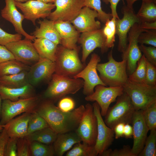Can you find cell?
Masks as SVG:
<instances>
[{
  "mask_svg": "<svg viewBox=\"0 0 156 156\" xmlns=\"http://www.w3.org/2000/svg\"><path fill=\"white\" fill-rule=\"evenodd\" d=\"M85 106L81 105L69 112H64L53 101L44 99L40 102L35 111L46 120L49 126L57 134L74 131L83 116Z\"/></svg>",
  "mask_w": 156,
  "mask_h": 156,
  "instance_id": "cell-1",
  "label": "cell"
},
{
  "mask_svg": "<svg viewBox=\"0 0 156 156\" xmlns=\"http://www.w3.org/2000/svg\"><path fill=\"white\" fill-rule=\"evenodd\" d=\"M122 59L120 62L116 61L113 57L112 49L108 54V62L98 64L97 69L99 76L107 86L123 87L127 82L128 76L126 61Z\"/></svg>",
  "mask_w": 156,
  "mask_h": 156,
  "instance_id": "cell-2",
  "label": "cell"
},
{
  "mask_svg": "<svg viewBox=\"0 0 156 156\" xmlns=\"http://www.w3.org/2000/svg\"><path fill=\"white\" fill-rule=\"evenodd\" d=\"M84 81L80 78H75L54 73L44 91V99L54 102L66 95L74 94L83 88Z\"/></svg>",
  "mask_w": 156,
  "mask_h": 156,
  "instance_id": "cell-3",
  "label": "cell"
},
{
  "mask_svg": "<svg viewBox=\"0 0 156 156\" xmlns=\"http://www.w3.org/2000/svg\"><path fill=\"white\" fill-rule=\"evenodd\" d=\"M79 48L72 49L58 46L55 73L73 78L81 71L85 66L79 59Z\"/></svg>",
  "mask_w": 156,
  "mask_h": 156,
  "instance_id": "cell-4",
  "label": "cell"
},
{
  "mask_svg": "<svg viewBox=\"0 0 156 156\" xmlns=\"http://www.w3.org/2000/svg\"><path fill=\"white\" fill-rule=\"evenodd\" d=\"M135 111L130 98L124 92L117 98L116 104L109 108L104 121L108 127L113 129L120 123L130 124Z\"/></svg>",
  "mask_w": 156,
  "mask_h": 156,
  "instance_id": "cell-5",
  "label": "cell"
},
{
  "mask_svg": "<svg viewBox=\"0 0 156 156\" xmlns=\"http://www.w3.org/2000/svg\"><path fill=\"white\" fill-rule=\"evenodd\" d=\"M123 87L135 110H143L156 102V86L136 83L128 79Z\"/></svg>",
  "mask_w": 156,
  "mask_h": 156,
  "instance_id": "cell-6",
  "label": "cell"
},
{
  "mask_svg": "<svg viewBox=\"0 0 156 156\" xmlns=\"http://www.w3.org/2000/svg\"><path fill=\"white\" fill-rule=\"evenodd\" d=\"M40 101V97L36 95L15 101L3 100L2 102L0 124L4 125L21 114L33 112Z\"/></svg>",
  "mask_w": 156,
  "mask_h": 156,
  "instance_id": "cell-7",
  "label": "cell"
},
{
  "mask_svg": "<svg viewBox=\"0 0 156 156\" xmlns=\"http://www.w3.org/2000/svg\"><path fill=\"white\" fill-rule=\"evenodd\" d=\"M145 31L140 25V23H135L131 27L128 33V44L127 48L122 53V59L126 61L127 71L130 75L135 70L138 61L142 56L138 45V38L140 34Z\"/></svg>",
  "mask_w": 156,
  "mask_h": 156,
  "instance_id": "cell-8",
  "label": "cell"
},
{
  "mask_svg": "<svg viewBox=\"0 0 156 156\" xmlns=\"http://www.w3.org/2000/svg\"><path fill=\"white\" fill-rule=\"evenodd\" d=\"M75 131L82 142L94 145L97 136V122L92 105L89 103L86 105L83 116Z\"/></svg>",
  "mask_w": 156,
  "mask_h": 156,
  "instance_id": "cell-9",
  "label": "cell"
},
{
  "mask_svg": "<svg viewBox=\"0 0 156 156\" xmlns=\"http://www.w3.org/2000/svg\"><path fill=\"white\" fill-rule=\"evenodd\" d=\"M123 3L122 9L123 17L121 19L116 18V34L119 38L118 50L122 53L127 47V34L130 29L134 24L140 23L133 7H129Z\"/></svg>",
  "mask_w": 156,
  "mask_h": 156,
  "instance_id": "cell-10",
  "label": "cell"
},
{
  "mask_svg": "<svg viewBox=\"0 0 156 156\" xmlns=\"http://www.w3.org/2000/svg\"><path fill=\"white\" fill-rule=\"evenodd\" d=\"M95 91L91 94L87 96L86 101L96 102L99 105L102 116H105L110 104L124 92L122 86H107L99 85L95 88Z\"/></svg>",
  "mask_w": 156,
  "mask_h": 156,
  "instance_id": "cell-11",
  "label": "cell"
},
{
  "mask_svg": "<svg viewBox=\"0 0 156 156\" xmlns=\"http://www.w3.org/2000/svg\"><path fill=\"white\" fill-rule=\"evenodd\" d=\"M100 57L94 53L87 65L73 78H82L84 81L83 93L86 96L94 92L95 87L99 85L107 86L103 82L97 73V66L101 61Z\"/></svg>",
  "mask_w": 156,
  "mask_h": 156,
  "instance_id": "cell-12",
  "label": "cell"
},
{
  "mask_svg": "<svg viewBox=\"0 0 156 156\" xmlns=\"http://www.w3.org/2000/svg\"><path fill=\"white\" fill-rule=\"evenodd\" d=\"M5 46L15 59L29 66L34 64L40 59L33 43L28 39L10 42Z\"/></svg>",
  "mask_w": 156,
  "mask_h": 156,
  "instance_id": "cell-13",
  "label": "cell"
},
{
  "mask_svg": "<svg viewBox=\"0 0 156 156\" xmlns=\"http://www.w3.org/2000/svg\"><path fill=\"white\" fill-rule=\"evenodd\" d=\"M92 105L97 122V136L94 146L98 155L101 156L113 142L114 131L113 129L108 127L105 123L101 114L100 107L97 103L95 102Z\"/></svg>",
  "mask_w": 156,
  "mask_h": 156,
  "instance_id": "cell-14",
  "label": "cell"
},
{
  "mask_svg": "<svg viewBox=\"0 0 156 156\" xmlns=\"http://www.w3.org/2000/svg\"><path fill=\"white\" fill-rule=\"evenodd\" d=\"M78 41L82 47L81 61L84 64L89 55L96 48H100L102 53L108 49L105 45V38L102 29L82 33Z\"/></svg>",
  "mask_w": 156,
  "mask_h": 156,
  "instance_id": "cell-15",
  "label": "cell"
},
{
  "mask_svg": "<svg viewBox=\"0 0 156 156\" xmlns=\"http://www.w3.org/2000/svg\"><path fill=\"white\" fill-rule=\"evenodd\" d=\"M55 10L47 18L54 22H70L84 7L83 0H55Z\"/></svg>",
  "mask_w": 156,
  "mask_h": 156,
  "instance_id": "cell-16",
  "label": "cell"
},
{
  "mask_svg": "<svg viewBox=\"0 0 156 156\" xmlns=\"http://www.w3.org/2000/svg\"><path fill=\"white\" fill-rule=\"evenodd\" d=\"M15 4L21 11L25 18L30 21L34 25L37 19L47 18L55 7L54 3H46L37 0H30L24 3L15 2Z\"/></svg>",
  "mask_w": 156,
  "mask_h": 156,
  "instance_id": "cell-17",
  "label": "cell"
},
{
  "mask_svg": "<svg viewBox=\"0 0 156 156\" xmlns=\"http://www.w3.org/2000/svg\"><path fill=\"white\" fill-rule=\"evenodd\" d=\"M55 71V62L40 57L37 62L30 66L28 71L29 83L34 87L43 82L49 81Z\"/></svg>",
  "mask_w": 156,
  "mask_h": 156,
  "instance_id": "cell-18",
  "label": "cell"
},
{
  "mask_svg": "<svg viewBox=\"0 0 156 156\" xmlns=\"http://www.w3.org/2000/svg\"><path fill=\"white\" fill-rule=\"evenodd\" d=\"M98 17L96 10L84 6L70 22L79 33L89 32L101 28V23L95 20Z\"/></svg>",
  "mask_w": 156,
  "mask_h": 156,
  "instance_id": "cell-19",
  "label": "cell"
},
{
  "mask_svg": "<svg viewBox=\"0 0 156 156\" xmlns=\"http://www.w3.org/2000/svg\"><path fill=\"white\" fill-rule=\"evenodd\" d=\"M131 123L133 129V138L131 151L135 156H137L144 147L149 131L141 110L135 111Z\"/></svg>",
  "mask_w": 156,
  "mask_h": 156,
  "instance_id": "cell-20",
  "label": "cell"
},
{
  "mask_svg": "<svg viewBox=\"0 0 156 156\" xmlns=\"http://www.w3.org/2000/svg\"><path fill=\"white\" fill-rule=\"evenodd\" d=\"M5 0V6L1 11L2 17L12 24L17 33L23 36L25 38L34 41L35 37L28 34L23 27L22 22L25 18L23 15L18 10L14 0Z\"/></svg>",
  "mask_w": 156,
  "mask_h": 156,
  "instance_id": "cell-21",
  "label": "cell"
},
{
  "mask_svg": "<svg viewBox=\"0 0 156 156\" xmlns=\"http://www.w3.org/2000/svg\"><path fill=\"white\" fill-rule=\"evenodd\" d=\"M55 27L61 39V44L67 48H78L77 43L80 36L79 33L70 22L58 21L55 22Z\"/></svg>",
  "mask_w": 156,
  "mask_h": 156,
  "instance_id": "cell-22",
  "label": "cell"
},
{
  "mask_svg": "<svg viewBox=\"0 0 156 156\" xmlns=\"http://www.w3.org/2000/svg\"><path fill=\"white\" fill-rule=\"evenodd\" d=\"M31 113H23L22 115L13 118L3 125L10 137L18 139L27 136Z\"/></svg>",
  "mask_w": 156,
  "mask_h": 156,
  "instance_id": "cell-23",
  "label": "cell"
},
{
  "mask_svg": "<svg viewBox=\"0 0 156 156\" xmlns=\"http://www.w3.org/2000/svg\"><path fill=\"white\" fill-rule=\"evenodd\" d=\"M81 140L74 131L58 134L53 145L55 155L62 156Z\"/></svg>",
  "mask_w": 156,
  "mask_h": 156,
  "instance_id": "cell-24",
  "label": "cell"
},
{
  "mask_svg": "<svg viewBox=\"0 0 156 156\" xmlns=\"http://www.w3.org/2000/svg\"><path fill=\"white\" fill-rule=\"evenodd\" d=\"M37 27L32 34L36 38H43L51 41L57 44H61V39L55 27V22L50 20L44 19L39 20Z\"/></svg>",
  "mask_w": 156,
  "mask_h": 156,
  "instance_id": "cell-25",
  "label": "cell"
},
{
  "mask_svg": "<svg viewBox=\"0 0 156 156\" xmlns=\"http://www.w3.org/2000/svg\"><path fill=\"white\" fill-rule=\"evenodd\" d=\"M35 95L34 87L30 84L18 88H10L0 85V96L3 100L15 101Z\"/></svg>",
  "mask_w": 156,
  "mask_h": 156,
  "instance_id": "cell-26",
  "label": "cell"
},
{
  "mask_svg": "<svg viewBox=\"0 0 156 156\" xmlns=\"http://www.w3.org/2000/svg\"><path fill=\"white\" fill-rule=\"evenodd\" d=\"M33 44L40 57L55 62L58 45L43 38H36Z\"/></svg>",
  "mask_w": 156,
  "mask_h": 156,
  "instance_id": "cell-27",
  "label": "cell"
},
{
  "mask_svg": "<svg viewBox=\"0 0 156 156\" xmlns=\"http://www.w3.org/2000/svg\"><path fill=\"white\" fill-rule=\"evenodd\" d=\"M28 71H24L16 74L0 77V85L10 88H18L29 84Z\"/></svg>",
  "mask_w": 156,
  "mask_h": 156,
  "instance_id": "cell-28",
  "label": "cell"
},
{
  "mask_svg": "<svg viewBox=\"0 0 156 156\" xmlns=\"http://www.w3.org/2000/svg\"><path fill=\"white\" fill-rule=\"evenodd\" d=\"M58 134L48 127L34 132L25 137L30 142L35 141L47 145H52Z\"/></svg>",
  "mask_w": 156,
  "mask_h": 156,
  "instance_id": "cell-29",
  "label": "cell"
},
{
  "mask_svg": "<svg viewBox=\"0 0 156 156\" xmlns=\"http://www.w3.org/2000/svg\"><path fill=\"white\" fill-rule=\"evenodd\" d=\"M136 15L140 23L156 21V1L142 0Z\"/></svg>",
  "mask_w": 156,
  "mask_h": 156,
  "instance_id": "cell-30",
  "label": "cell"
},
{
  "mask_svg": "<svg viewBox=\"0 0 156 156\" xmlns=\"http://www.w3.org/2000/svg\"><path fill=\"white\" fill-rule=\"evenodd\" d=\"M30 66L15 59L0 64V77L19 73L24 71H29Z\"/></svg>",
  "mask_w": 156,
  "mask_h": 156,
  "instance_id": "cell-31",
  "label": "cell"
},
{
  "mask_svg": "<svg viewBox=\"0 0 156 156\" xmlns=\"http://www.w3.org/2000/svg\"><path fill=\"white\" fill-rule=\"evenodd\" d=\"M74 145L67 151L66 156H96L98 154L94 146L82 142Z\"/></svg>",
  "mask_w": 156,
  "mask_h": 156,
  "instance_id": "cell-32",
  "label": "cell"
},
{
  "mask_svg": "<svg viewBox=\"0 0 156 156\" xmlns=\"http://www.w3.org/2000/svg\"><path fill=\"white\" fill-rule=\"evenodd\" d=\"M147 60L144 55L137 62L135 70L128 76V79L131 81L137 83H145Z\"/></svg>",
  "mask_w": 156,
  "mask_h": 156,
  "instance_id": "cell-33",
  "label": "cell"
},
{
  "mask_svg": "<svg viewBox=\"0 0 156 156\" xmlns=\"http://www.w3.org/2000/svg\"><path fill=\"white\" fill-rule=\"evenodd\" d=\"M103 31L105 38V45L108 49L112 48L115 41L116 18L112 17L105 23Z\"/></svg>",
  "mask_w": 156,
  "mask_h": 156,
  "instance_id": "cell-34",
  "label": "cell"
},
{
  "mask_svg": "<svg viewBox=\"0 0 156 156\" xmlns=\"http://www.w3.org/2000/svg\"><path fill=\"white\" fill-rule=\"evenodd\" d=\"M48 127L45 119L34 110L30 114L27 136Z\"/></svg>",
  "mask_w": 156,
  "mask_h": 156,
  "instance_id": "cell-35",
  "label": "cell"
},
{
  "mask_svg": "<svg viewBox=\"0 0 156 156\" xmlns=\"http://www.w3.org/2000/svg\"><path fill=\"white\" fill-rule=\"evenodd\" d=\"M31 156H53L54 152L52 145H47L33 141L30 142Z\"/></svg>",
  "mask_w": 156,
  "mask_h": 156,
  "instance_id": "cell-36",
  "label": "cell"
},
{
  "mask_svg": "<svg viewBox=\"0 0 156 156\" xmlns=\"http://www.w3.org/2000/svg\"><path fill=\"white\" fill-rule=\"evenodd\" d=\"M156 155V129L150 130L147 137L144 147L138 156H155Z\"/></svg>",
  "mask_w": 156,
  "mask_h": 156,
  "instance_id": "cell-37",
  "label": "cell"
},
{
  "mask_svg": "<svg viewBox=\"0 0 156 156\" xmlns=\"http://www.w3.org/2000/svg\"><path fill=\"white\" fill-rule=\"evenodd\" d=\"M141 110L144 120L149 131L156 129V102Z\"/></svg>",
  "mask_w": 156,
  "mask_h": 156,
  "instance_id": "cell-38",
  "label": "cell"
},
{
  "mask_svg": "<svg viewBox=\"0 0 156 156\" xmlns=\"http://www.w3.org/2000/svg\"><path fill=\"white\" fill-rule=\"evenodd\" d=\"M84 6L88 7L96 10L98 13V18L102 23H105L113 17L112 14L107 13L103 10L101 0H83Z\"/></svg>",
  "mask_w": 156,
  "mask_h": 156,
  "instance_id": "cell-39",
  "label": "cell"
},
{
  "mask_svg": "<svg viewBox=\"0 0 156 156\" xmlns=\"http://www.w3.org/2000/svg\"><path fill=\"white\" fill-rule=\"evenodd\" d=\"M138 43L156 47V29L146 30L142 32L138 39Z\"/></svg>",
  "mask_w": 156,
  "mask_h": 156,
  "instance_id": "cell-40",
  "label": "cell"
},
{
  "mask_svg": "<svg viewBox=\"0 0 156 156\" xmlns=\"http://www.w3.org/2000/svg\"><path fill=\"white\" fill-rule=\"evenodd\" d=\"M17 156H30V142L25 137L17 139Z\"/></svg>",
  "mask_w": 156,
  "mask_h": 156,
  "instance_id": "cell-41",
  "label": "cell"
},
{
  "mask_svg": "<svg viewBox=\"0 0 156 156\" xmlns=\"http://www.w3.org/2000/svg\"><path fill=\"white\" fill-rule=\"evenodd\" d=\"M102 156H135L131 151V148L128 145H124L119 149L112 150L107 149L102 154Z\"/></svg>",
  "mask_w": 156,
  "mask_h": 156,
  "instance_id": "cell-42",
  "label": "cell"
},
{
  "mask_svg": "<svg viewBox=\"0 0 156 156\" xmlns=\"http://www.w3.org/2000/svg\"><path fill=\"white\" fill-rule=\"evenodd\" d=\"M139 47L147 60L156 66V47L141 44L139 45Z\"/></svg>",
  "mask_w": 156,
  "mask_h": 156,
  "instance_id": "cell-43",
  "label": "cell"
},
{
  "mask_svg": "<svg viewBox=\"0 0 156 156\" xmlns=\"http://www.w3.org/2000/svg\"><path fill=\"white\" fill-rule=\"evenodd\" d=\"M145 83L150 86H156V66L147 60Z\"/></svg>",
  "mask_w": 156,
  "mask_h": 156,
  "instance_id": "cell-44",
  "label": "cell"
},
{
  "mask_svg": "<svg viewBox=\"0 0 156 156\" xmlns=\"http://www.w3.org/2000/svg\"><path fill=\"white\" fill-rule=\"evenodd\" d=\"M22 36L18 33L12 34L8 33L0 28V45L5 46L9 42L21 40Z\"/></svg>",
  "mask_w": 156,
  "mask_h": 156,
  "instance_id": "cell-45",
  "label": "cell"
},
{
  "mask_svg": "<svg viewBox=\"0 0 156 156\" xmlns=\"http://www.w3.org/2000/svg\"><path fill=\"white\" fill-rule=\"evenodd\" d=\"M75 106V102L72 98L64 97L60 100L57 107L63 112H69L74 109Z\"/></svg>",
  "mask_w": 156,
  "mask_h": 156,
  "instance_id": "cell-46",
  "label": "cell"
},
{
  "mask_svg": "<svg viewBox=\"0 0 156 156\" xmlns=\"http://www.w3.org/2000/svg\"><path fill=\"white\" fill-rule=\"evenodd\" d=\"M17 138L10 137L6 146L4 156H17Z\"/></svg>",
  "mask_w": 156,
  "mask_h": 156,
  "instance_id": "cell-47",
  "label": "cell"
},
{
  "mask_svg": "<svg viewBox=\"0 0 156 156\" xmlns=\"http://www.w3.org/2000/svg\"><path fill=\"white\" fill-rule=\"evenodd\" d=\"M14 59L12 54L5 46L0 45V64Z\"/></svg>",
  "mask_w": 156,
  "mask_h": 156,
  "instance_id": "cell-48",
  "label": "cell"
},
{
  "mask_svg": "<svg viewBox=\"0 0 156 156\" xmlns=\"http://www.w3.org/2000/svg\"><path fill=\"white\" fill-rule=\"evenodd\" d=\"M9 138L6 130L3 128L0 133V156H4L5 148Z\"/></svg>",
  "mask_w": 156,
  "mask_h": 156,
  "instance_id": "cell-49",
  "label": "cell"
},
{
  "mask_svg": "<svg viewBox=\"0 0 156 156\" xmlns=\"http://www.w3.org/2000/svg\"><path fill=\"white\" fill-rule=\"evenodd\" d=\"M121 0H102V1L106 4H110V8L111 10V14L113 17L117 19H119L117 12V6L119 2ZM124 2V0H122Z\"/></svg>",
  "mask_w": 156,
  "mask_h": 156,
  "instance_id": "cell-50",
  "label": "cell"
},
{
  "mask_svg": "<svg viewBox=\"0 0 156 156\" xmlns=\"http://www.w3.org/2000/svg\"><path fill=\"white\" fill-rule=\"evenodd\" d=\"M125 124L123 123H120L115 126L114 130L115 137L116 139H118L123 136L124 129Z\"/></svg>",
  "mask_w": 156,
  "mask_h": 156,
  "instance_id": "cell-51",
  "label": "cell"
},
{
  "mask_svg": "<svg viewBox=\"0 0 156 156\" xmlns=\"http://www.w3.org/2000/svg\"><path fill=\"white\" fill-rule=\"evenodd\" d=\"M140 27L144 30L156 29V21L153 22H143L140 23Z\"/></svg>",
  "mask_w": 156,
  "mask_h": 156,
  "instance_id": "cell-52",
  "label": "cell"
},
{
  "mask_svg": "<svg viewBox=\"0 0 156 156\" xmlns=\"http://www.w3.org/2000/svg\"><path fill=\"white\" fill-rule=\"evenodd\" d=\"M133 129L129 124H125L124 129L123 136L127 138H131L133 136Z\"/></svg>",
  "mask_w": 156,
  "mask_h": 156,
  "instance_id": "cell-53",
  "label": "cell"
},
{
  "mask_svg": "<svg viewBox=\"0 0 156 156\" xmlns=\"http://www.w3.org/2000/svg\"><path fill=\"white\" fill-rule=\"evenodd\" d=\"M127 2V6L129 7H133V3L136 1L138 0H126ZM155 1H156V0H151Z\"/></svg>",
  "mask_w": 156,
  "mask_h": 156,
  "instance_id": "cell-54",
  "label": "cell"
},
{
  "mask_svg": "<svg viewBox=\"0 0 156 156\" xmlns=\"http://www.w3.org/2000/svg\"><path fill=\"white\" fill-rule=\"evenodd\" d=\"M42 2L48 3H54L55 0H37Z\"/></svg>",
  "mask_w": 156,
  "mask_h": 156,
  "instance_id": "cell-55",
  "label": "cell"
},
{
  "mask_svg": "<svg viewBox=\"0 0 156 156\" xmlns=\"http://www.w3.org/2000/svg\"><path fill=\"white\" fill-rule=\"evenodd\" d=\"M30 0H14L15 2L20 3H24Z\"/></svg>",
  "mask_w": 156,
  "mask_h": 156,
  "instance_id": "cell-56",
  "label": "cell"
},
{
  "mask_svg": "<svg viewBox=\"0 0 156 156\" xmlns=\"http://www.w3.org/2000/svg\"><path fill=\"white\" fill-rule=\"evenodd\" d=\"M1 100H2V99L0 96V118H1V105H2Z\"/></svg>",
  "mask_w": 156,
  "mask_h": 156,
  "instance_id": "cell-57",
  "label": "cell"
},
{
  "mask_svg": "<svg viewBox=\"0 0 156 156\" xmlns=\"http://www.w3.org/2000/svg\"><path fill=\"white\" fill-rule=\"evenodd\" d=\"M3 129V125L0 124V132H1Z\"/></svg>",
  "mask_w": 156,
  "mask_h": 156,
  "instance_id": "cell-58",
  "label": "cell"
}]
</instances>
